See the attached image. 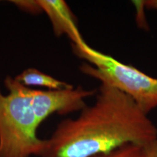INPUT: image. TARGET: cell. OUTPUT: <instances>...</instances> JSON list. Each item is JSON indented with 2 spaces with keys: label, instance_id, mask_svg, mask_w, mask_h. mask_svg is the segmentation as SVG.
<instances>
[{
  "label": "cell",
  "instance_id": "10",
  "mask_svg": "<svg viewBox=\"0 0 157 157\" xmlns=\"http://www.w3.org/2000/svg\"><path fill=\"white\" fill-rule=\"evenodd\" d=\"M146 9L157 10V0H144Z\"/></svg>",
  "mask_w": 157,
  "mask_h": 157
},
{
  "label": "cell",
  "instance_id": "11",
  "mask_svg": "<svg viewBox=\"0 0 157 157\" xmlns=\"http://www.w3.org/2000/svg\"><path fill=\"white\" fill-rule=\"evenodd\" d=\"M0 157H1V156H0Z\"/></svg>",
  "mask_w": 157,
  "mask_h": 157
},
{
  "label": "cell",
  "instance_id": "5",
  "mask_svg": "<svg viewBox=\"0 0 157 157\" xmlns=\"http://www.w3.org/2000/svg\"><path fill=\"white\" fill-rule=\"evenodd\" d=\"M41 11L44 12L52 23L57 36L66 35L72 45L80 46L85 43L76 24V17L63 0H36Z\"/></svg>",
  "mask_w": 157,
  "mask_h": 157
},
{
  "label": "cell",
  "instance_id": "2",
  "mask_svg": "<svg viewBox=\"0 0 157 157\" xmlns=\"http://www.w3.org/2000/svg\"><path fill=\"white\" fill-rule=\"evenodd\" d=\"M7 95L0 91V156H39L45 140L37 135L39 126L31 105V87L14 77L5 78Z\"/></svg>",
  "mask_w": 157,
  "mask_h": 157
},
{
  "label": "cell",
  "instance_id": "7",
  "mask_svg": "<svg viewBox=\"0 0 157 157\" xmlns=\"http://www.w3.org/2000/svg\"><path fill=\"white\" fill-rule=\"evenodd\" d=\"M93 157H147L144 146L129 143L105 154Z\"/></svg>",
  "mask_w": 157,
  "mask_h": 157
},
{
  "label": "cell",
  "instance_id": "8",
  "mask_svg": "<svg viewBox=\"0 0 157 157\" xmlns=\"http://www.w3.org/2000/svg\"><path fill=\"white\" fill-rule=\"evenodd\" d=\"M133 5L136 9V20L140 28L146 29L148 27L146 18V7L144 5V0L143 1H132Z\"/></svg>",
  "mask_w": 157,
  "mask_h": 157
},
{
  "label": "cell",
  "instance_id": "9",
  "mask_svg": "<svg viewBox=\"0 0 157 157\" xmlns=\"http://www.w3.org/2000/svg\"><path fill=\"white\" fill-rule=\"evenodd\" d=\"M147 157H157V139L144 146Z\"/></svg>",
  "mask_w": 157,
  "mask_h": 157
},
{
  "label": "cell",
  "instance_id": "3",
  "mask_svg": "<svg viewBox=\"0 0 157 157\" xmlns=\"http://www.w3.org/2000/svg\"><path fill=\"white\" fill-rule=\"evenodd\" d=\"M72 48L76 56L87 62L80 66L82 73L126 94L147 114L156 109L157 78L93 49L86 42Z\"/></svg>",
  "mask_w": 157,
  "mask_h": 157
},
{
  "label": "cell",
  "instance_id": "4",
  "mask_svg": "<svg viewBox=\"0 0 157 157\" xmlns=\"http://www.w3.org/2000/svg\"><path fill=\"white\" fill-rule=\"evenodd\" d=\"M97 92L96 90L74 86L60 90H39L31 88V105L40 125L54 113L66 115L82 111L87 105L86 100L95 96Z\"/></svg>",
  "mask_w": 157,
  "mask_h": 157
},
{
  "label": "cell",
  "instance_id": "1",
  "mask_svg": "<svg viewBox=\"0 0 157 157\" xmlns=\"http://www.w3.org/2000/svg\"><path fill=\"white\" fill-rule=\"evenodd\" d=\"M157 139V127L126 94L101 84L93 105L60 121L39 157H93L129 143L146 146Z\"/></svg>",
  "mask_w": 157,
  "mask_h": 157
},
{
  "label": "cell",
  "instance_id": "6",
  "mask_svg": "<svg viewBox=\"0 0 157 157\" xmlns=\"http://www.w3.org/2000/svg\"><path fill=\"white\" fill-rule=\"evenodd\" d=\"M15 79L27 87L38 86L48 90H60L72 87L70 84L48 75L35 68H28L15 76Z\"/></svg>",
  "mask_w": 157,
  "mask_h": 157
}]
</instances>
